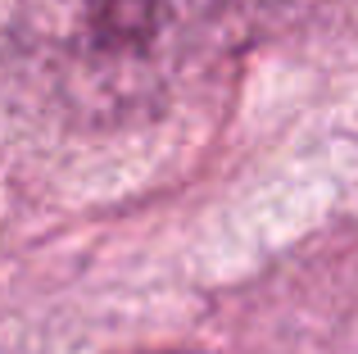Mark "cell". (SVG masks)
Instances as JSON below:
<instances>
[{
  "label": "cell",
  "instance_id": "6da1fadb",
  "mask_svg": "<svg viewBox=\"0 0 358 354\" xmlns=\"http://www.w3.org/2000/svg\"><path fill=\"white\" fill-rule=\"evenodd\" d=\"M173 354H177V350H173Z\"/></svg>",
  "mask_w": 358,
  "mask_h": 354
}]
</instances>
